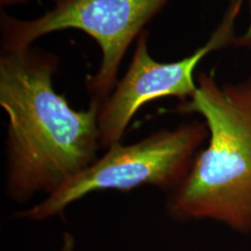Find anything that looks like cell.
<instances>
[{
  "mask_svg": "<svg viewBox=\"0 0 251 251\" xmlns=\"http://www.w3.org/2000/svg\"><path fill=\"white\" fill-rule=\"evenodd\" d=\"M55 54L28 48L0 56V106L8 116L7 192L16 203L50 196L87 169L100 148V103L73 109L53 88Z\"/></svg>",
  "mask_w": 251,
  "mask_h": 251,
  "instance_id": "6da1fadb",
  "label": "cell"
},
{
  "mask_svg": "<svg viewBox=\"0 0 251 251\" xmlns=\"http://www.w3.org/2000/svg\"><path fill=\"white\" fill-rule=\"evenodd\" d=\"M176 112L200 115L208 139L187 177L168 195V215L251 233V73L236 84H220L214 73H200L195 94Z\"/></svg>",
  "mask_w": 251,
  "mask_h": 251,
  "instance_id": "7a4b0ae2",
  "label": "cell"
},
{
  "mask_svg": "<svg viewBox=\"0 0 251 251\" xmlns=\"http://www.w3.org/2000/svg\"><path fill=\"white\" fill-rule=\"evenodd\" d=\"M207 139L206 123L195 119L172 129H159L134 144H114L53 194L17 216L48 220L96 191H131L150 185L170 194L187 177Z\"/></svg>",
  "mask_w": 251,
  "mask_h": 251,
  "instance_id": "3957f363",
  "label": "cell"
},
{
  "mask_svg": "<svg viewBox=\"0 0 251 251\" xmlns=\"http://www.w3.org/2000/svg\"><path fill=\"white\" fill-rule=\"evenodd\" d=\"M170 0H53L52 9L39 18L24 21L1 13L4 51H22L37 38L64 29H78L94 38L101 62L86 80L91 100L102 103L117 84L120 63L128 46Z\"/></svg>",
  "mask_w": 251,
  "mask_h": 251,
  "instance_id": "277c9868",
  "label": "cell"
},
{
  "mask_svg": "<svg viewBox=\"0 0 251 251\" xmlns=\"http://www.w3.org/2000/svg\"><path fill=\"white\" fill-rule=\"evenodd\" d=\"M243 0H230L222 24L206 44L194 53L174 63H158L148 51V33L139 36L131 63L122 80L117 82L107 99L100 105L98 131L100 148L121 143L135 114L145 103L165 97L184 102L197 90L194 73L207 54L234 44V25Z\"/></svg>",
  "mask_w": 251,
  "mask_h": 251,
  "instance_id": "5b68a950",
  "label": "cell"
},
{
  "mask_svg": "<svg viewBox=\"0 0 251 251\" xmlns=\"http://www.w3.org/2000/svg\"><path fill=\"white\" fill-rule=\"evenodd\" d=\"M249 7H250V17H251L250 25H249L247 31L243 34L242 36H238V37L235 38L234 45L251 48V0H249Z\"/></svg>",
  "mask_w": 251,
  "mask_h": 251,
  "instance_id": "8992f818",
  "label": "cell"
},
{
  "mask_svg": "<svg viewBox=\"0 0 251 251\" xmlns=\"http://www.w3.org/2000/svg\"><path fill=\"white\" fill-rule=\"evenodd\" d=\"M75 241L72 234L65 232L63 233L61 248L58 251H75Z\"/></svg>",
  "mask_w": 251,
  "mask_h": 251,
  "instance_id": "52a82bcc",
  "label": "cell"
},
{
  "mask_svg": "<svg viewBox=\"0 0 251 251\" xmlns=\"http://www.w3.org/2000/svg\"><path fill=\"white\" fill-rule=\"evenodd\" d=\"M30 0H0L1 7H10V6H16V5H23L29 2Z\"/></svg>",
  "mask_w": 251,
  "mask_h": 251,
  "instance_id": "ba28073f",
  "label": "cell"
}]
</instances>
